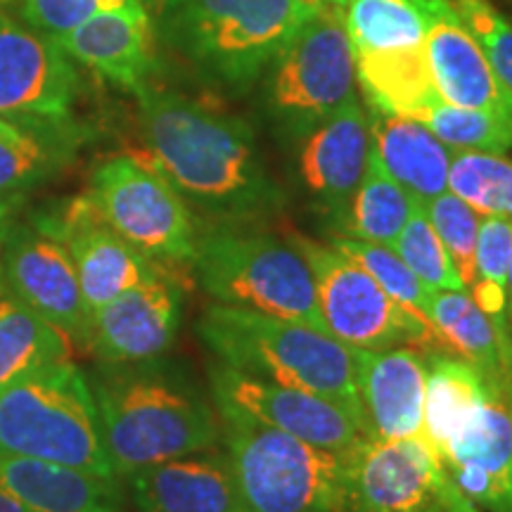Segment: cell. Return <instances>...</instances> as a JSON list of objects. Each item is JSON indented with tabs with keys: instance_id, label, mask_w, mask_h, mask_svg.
I'll list each match as a JSON object with an SVG mask.
<instances>
[{
	"instance_id": "obj_16",
	"label": "cell",
	"mask_w": 512,
	"mask_h": 512,
	"mask_svg": "<svg viewBox=\"0 0 512 512\" xmlns=\"http://www.w3.org/2000/svg\"><path fill=\"white\" fill-rule=\"evenodd\" d=\"M183 292L162 268L131 287L91 318L88 349L100 363L157 361L174 344L181 325Z\"/></svg>"
},
{
	"instance_id": "obj_40",
	"label": "cell",
	"mask_w": 512,
	"mask_h": 512,
	"mask_svg": "<svg viewBox=\"0 0 512 512\" xmlns=\"http://www.w3.org/2000/svg\"><path fill=\"white\" fill-rule=\"evenodd\" d=\"M17 207L19 200H5V197H0V242H3L5 233H8L12 223H15Z\"/></svg>"
},
{
	"instance_id": "obj_24",
	"label": "cell",
	"mask_w": 512,
	"mask_h": 512,
	"mask_svg": "<svg viewBox=\"0 0 512 512\" xmlns=\"http://www.w3.org/2000/svg\"><path fill=\"white\" fill-rule=\"evenodd\" d=\"M370 136L373 155L415 202L425 204L448 190L453 150H448L420 119L373 110Z\"/></svg>"
},
{
	"instance_id": "obj_44",
	"label": "cell",
	"mask_w": 512,
	"mask_h": 512,
	"mask_svg": "<svg viewBox=\"0 0 512 512\" xmlns=\"http://www.w3.org/2000/svg\"><path fill=\"white\" fill-rule=\"evenodd\" d=\"M508 311L512 318V256H510V268H508Z\"/></svg>"
},
{
	"instance_id": "obj_25",
	"label": "cell",
	"mask_w": 512,
	"mask_h": 512,
	"mask_svg": "<svg viewBox=\"0 0 512 512\" xmlns=\"http://www.w3.org/2000/svg\"><path fill=\"white\" fill-rule=\"evenodd\" d=\"M430 320L451 354L477 368L491 387L512 392V332L498 328L470 292H432Z\"/></svg>"
},
{
	"instance_id": "obj_21",
	"label": "cell",
	"mask_w": 512,
	"mask_h": 512,
	"mask_svg": "<svg viewBox=\"0 0 512 512\" xmlns=\"http://www.w3.org/2000/svg\"><path fill=\"white\" fill-rule=\"evenodd\" d=\"M140 512H247L226 451L190 453L126 475Z\"/></svg>"
},
{
	"instance_id": "obj_23",
	"label": "cell",
	"mask_w": 512,
	"mask_h": 512,
	"mask_svg": "<svg viewBox=\"0 0 512 512\" xmlns=\"http://www.w3.org/2000/svg\"><path fill=\"white\" fill-rule=\"evenodd\" d=\"M0 491L29 512H121V479L48 460L0 456Z\"/></svg>"
},
{
	"instance_id": "obj_20",
	"label": "cell",
	"mask_w": 512,
	"mask_h": 512,
	"mask_svg": "<svg viewBox=\"0 0 512 512\" xmlns=\"http://www.w3.org/2000/svg\"><path fill=\"white\" fill-rule=\"evenodd\" d=\"M370 155V117L358 98H351L302 138L299 178L313 200L339 221L366 176Z\"/></svg>"
},
{
	"instance_id": "obj_33",
	"label": "cell",
	"mask_w": 512,
	"mask_h": 512,
	"mask_svg": "<svg viewBox=\"0 0 512 512\" xmlns=\"http://www.w3.org/2000/svg\"><path fill=\"white\" fill-rule=\"evenodd\" d=\"M512 256V219L482 216L475 252V285L472 299L503 332L508 323V268Z\"/></svg>"
},
{
	"instance_id": "obj_34",
	"label": "cell",
	"mask_w": 512,
	"mask_h": 512,
	"mask_svg": "<svg viewBox=\"0 0 512 512\" xmlns=\"http://www.w3.org/2000/svg\"><path fill=\"white\" fill-rule=\"evenodd\" d=\"M448 150L505 152L512 150V117L491 110H467V107L437 102L418 117Z\"/></svg>"
},
{
	"instance_id": "obj_13",
	"label": "cell",
	"mask_w": 512,
	"mask_h": 512,
	"mask_svg": "<svg viewBox=\"0 0 512 512\" xmlns=\"http://www.w3.org/2000/svg\"><path fill=\"white\" fill-rule=\"evenodd\" d=\"M349 512H446L458 491L432 448L408 439H373L344 453Z\"/></svg>"
},
{
	"instance_id": "obj_2",
	"label": "cell",
	"mask_w": 512,
	"mask_h": 512,
	"mask_svg": "<svg viewBox=\"0 0 512 512\" xmlns=\"http://www.w3.org/2000/svg\"><path fill=\"white\" fill-rule=\"evenodd\" d=\"M114 472L124 479L140 467L214 448L221 425L214 408L183 370L162 358L102 363L86 375Z\"/></svg>"
},
{
	"instance_id": "obj_42",
	"label": "cell",
	"mask_w": 512,
	"mask_h": 512,
	"mask_svg": "<svg viewBox=\"0 0 512 512\" xmlns=\"http://www.w3.org/2000/svg\"><path fill=\"white\" fill-rule=\"evenodd\" d=\"M27 131H19L17 126L8 124V121L0 119V140H10V143H15V140H19L24 136Z\"/></svg>"
},
{
	"instance_id": "obj_31",
	"label": "cell",
	"mask_w": 512,
	"mask_h": 512,
	"mask_svg": "<svg viewBox=\"0 0 512 512\" xmlns=\"http://www.w3.org/2000/svg\"><path fill=\"white\" fill-rule=\"evenodd\" d=\"M342 17L354 53L425 46L427 12L420 0H347Z\"/></svg>"
},
{
	"instance_id": "obj_9",
	"label": "cell",
	"mask_w": 512,
	"mask_h": 512,
	"mask_svg": "<svg viewBox=\"0 0 512 512\" xmlns=\"http://www.w3.org/2000/svg\"><path fill=\"white\" fill-rule=\"evenodd\" d=\"M88 202L119 238L155 264H192L197 249L195 219L155 164L112 157L93 169Z\"/></svg>"
},
{
	"instance_id": "obj_43",
	"label": "cell",
	"mask_w": 512,
	"mask_h": 512,
	"mask_svg": "<svg viewBox=\"0 0 512 512\" xmlns=\"http://www.w3.org/2000/svg\"><path fill=\"white\" fill-rule=\"evenodd\" d=\"M0 512H29L24 508L22 503H17L15 498L5 494V491H0Z\"/></svg>"
},
{
	"instance_id": "obj_4",
	"label": "cell",
	"mask_w": 512,
	"mask_h": 512,
	"mask_svg": "<svg viewBox=\"0 0 512 512\" xmlns=\"http://www.w3.org/2000/svg\"><path fill=\"white\" fill-rule=\"evenodd\" d=\"M320 8L306 0H181L152 24L197 72L245 91Z\"/></svg>"
},
{
	"instance_id": "obj_29",
	"label": "cell",
	"mask_w": 512,
	"mask_h": 512,
	"mask_svg": "<svg viewBox=\"0 0 512 512\" xmlns=\"http://www.w3.org/2000/svg\"><path fill=\"white\" fill-rule=\"evenodd\" d=\"M83 138L86 131L76 124L60 131H27L15 143L0 140V197L19 200L48 183L72 162Z\"/></svg>"
},
{
	"instance_id": "obj_30",
	"label": "cell",
	"mask_w": 512,
	"mask_h": 512,
	"mask_svg": "<svg viewBox=\"0 0 512 512\" xmlns=\"http://www.w3.org/2000/svg\"><path fill=\"white\" fill-rule=\"evenodd\" d=\"M415 204L418 202L394 181L380 159L370 155L366 176L358 183L342 219H339L344 238L392 247L396 235L411 219Z\"/></svg>"
},
{
	"instance_id": "obj_39",
	"label": "cell",
	"mask_w": 512,
	"mask_h": 512,
	"mask_svg": "<svg viewBox=\"0 0 512 512\" xmlns=\"http://www.w3.org/2000/svg\"><path fill=\"white\" fill-rule=\"evenodd\" d=\"M114 10L145 8L140 0H22L24 22L57 43L88 17Z\"/></svg>"
},
{
	"instance_id": "obj_6",
	"label": "cell",
	"mask_w": 512,
	"mask_h": 512,
	"mask_svg": "<svg viewBox=\"0 0 512 512\" xmlns=\"http://www.w3.org/2000/svg\"><path fill=\"white\" fill-rule=\"evenodd\" d=\"M221 422L223 451L247 512H349L344 453L249 420Z\"/></svg>"
},
{
	"instance_id": "obj_27",
	"label": "cell",
	"mask_w": 512,
	"mask_h": 512,
	"mask_svg": "<svg viewBox=\"0 0 512 512\" xmlns=\"http://www.w3.org/2000/svg\"><path fill=\"white\" fill-rule=\"evenodd\" d=\"M489 382L477 368L451 354L427 358L425 427L434 448L444 451L489 396Z\"/></svg>"
},
{
	"instance_id": "obj_3",
	"label": "cell",
	"mask_w": 512,
	"mask_h": 512,
	"mask_svg": "<svg viewBox=\"0 0 512 512\" xmlns=\"http://www.w3.org/2000/svg\"><path fill=\"white\" fill-rule=\"evenodd\" d=\"M197 335L219 363L261 380L325 396L347 408L366 430L354 349L330 332L297 320L214 304L197 323Z\"/></svg>"
},
{
	"instance_id": "obj_38",
	"label": "cell",
	"mask_w": 512,
	"mask_h": 512,
	"mask_svg": "<svg viewBox=\"0 0 512 512\" xmlns=\"http://www.w3.org/2000/svg\"><path fill=\"white\" fill-rule=\"evenodd\" d=\"M453 10L475 36L479 48L505 88L512 93V22L489 0H451Z\"/></svg>"
},
{
	"instance_id": "obj_46",
	"label": "cell",
	"mask_w": 512,
	"mask_h": 512,
	"mask_svg": "<svg viewBox=\"0 0 512 512\" xmlns=\"http://www.w3.org/2000/svg\"><path fill=\"white\" fill-rule=\"evenodd\" d=\"M325 3H330V5H337V8H342V5L347 3V0H325Z\"/></svg>"
},
{
	"instance_id": "obj_45",
	"label": "cell",
	"mask_w": 512,
	"mask_h": 512,
	"mask_svg": "<svg viewBox=\"0 0 512 512\" xmlns=\"http://www.w3.org/2000/svg\"><path fill=\"white\" fill-rule=\"evenodd\" d=\"M8 299H10V292H8V287H5V283H3V275H0V309H3Z\"/></svg>"
},
{
	"instance_id": "obj_26",
	"label": "cell",
	"mask_w": 512,
	"mask_h": 512,
	"mask_svg": "<svg viewBox=\"0 0 512 512\" xmlns=\"http://www.w3.org/2000/svg\"><path fill=\"white\" fill-rule=\"evenodd\" d=\"M356 83L373 110L418 119L441 100L434 88L427 48L354 53Z\"/></svg>"
},
{
	"instance_id": "obj_36",
	"label": "cell",
	"mask_w": 512,
	"mask_h": 512,
	"mask_svg": "<svg viewBox=\"0 0 512 512\" xmlns=\"http://www.w3.org/2000/svg\"><path fill=\"white\" fill-rule=\"evenodd\" d=\"M392 249L430 292L465 290L463 280L458 278L456 268H453L451 256L441 245L437 230L432 228L420 202L415 204L411 219L401 233L396 235Z\"/></svg>"
},
{
	"instance_id": "obj_15",
	"label": "cell",
	"mask_w": 512,
	"mask_h": 512,
	"mask_svg": "<svg viewBox=\"0 0 512 512\" xmlns=\"http://www.w3.org/2000/svg\"><path fill=\"white\" fill-rule=\"evenodd\" d=\"M31 226L67 247L88 318H93L102 306L152 278L162 268L140 254L136 247L128 245L124 238H119L100 219L86 195L69 202L67 207L34 216Z\"/></svg>"
},
{
	"instance_id": "obj_5",
	"label": "cell",
	"mask_w": 512,
	"mask_h": 512,
	"mask_svg": "<svg viewBox=\"0 0 512 512\" xmlns=\"http://www.w3.org/2000/svg\"><path fill=\"white\" fill-rule=\"evenodd\" d=\"M0 456L48 460L119 479L107 456L91 384L72 361L0 392Z\"/></svg>"
},
{
	"instance_id": "obj_19",
	"label": "cell",
	"mask_w": 512,
	"mask_h": 512,
	"mask_svg": "<svg viewBox=\"0 0 512 512\" xmlns=\"http://www.w3.org/2000/svg\"><path fill=\"white\" fill-rule=\"evenodd\" d=\"M427 12V62L441 102L467 110L510 114L512 93L498 79L451 0H420Z\"/></svg>"
},
{
	"instance_id": "obj_7",
	"label": "cell",
	"mask_w": 512,
	"mask_h": 512,
	"mask_svg": "<svg viewBox=\"0 0 512 512\" xmlns=\"http://www.w3.org/2000/svg\"><path fill=\"white\" fill-rule=\"evenodd\" d=\"M192 268L202 290L219 304L325 330L304 254L273 235L238 228L209 230L197 238Z\"/></svg>"
},
{
	"instance_id": "obj_18",
	"label": "cell",
	"mask_w": 512,
	"mask_h": 512,
	"mask_svg": "<svg viewBox=\"0 0 512 512\" xmlns=\"http://www.w3.org/2000/svg\"><path fill=\"white\" fill-rule=\"evenodd\" d=\"M354 356L368 437L418 441L437 451L425 427L427 358L413 347L354 349Z\"/></svg>"
},
{
	"instance_id": "obj_1",
	"label": "cell",
	"mask_w": 512,
	"mask_h": 512,
	"mask_svg": "<svg viewBox=\"0 0 512 512\" xmlns=\"http://www.w3.org/2000/svg\"><path fill=\"white\" fill-rule=\"evenodd\" d=\"M136 98L152 164L185 202L228 226L280 209L283 192L245 121L152 83Z\"/></svg>"
},
{
	"instance_id": "obj_10",
	"label": "cell",
	"mask_w": 512,
	"mask_h": 512,
	"mask_svg": "<svg viewBox=\"0 0 512 512\" xmlns=\"http://www.w3.org/2000/svg\"><path fill=\"white\" fill-rule=\"evenodd\" d=\"M311 268L316 304L325 330L349 349L384 351L422 347L448 354L444 339L432 325L422 323L375 283L349 256L332 245L294 238Z\"/></svg>"
},
{
	"instance_id": "obj_11",
	"label": "cell",
	"mask_w": 512,
	"mask_h": 512,
	"mask_svg": "<svg viewBox=\"0 0 512 512\" xmlns=\"http://www.w3.org/2000/svg\"><path fill=\"white\" fill-rule=\"evenodd\" d=\"M81 76L60 43L0 10V119L19 131L76 126Z\"/></svg>"
},
{
	"instance_id": "obj_41",
	"label": "cell",
	"mask_w": 512,
	"mask_h": 512,
	"mask_svg": "<svg viewBox=\"0 0 512 512\" xmlns=\"http://www.w3.org/2000/svg\"><path fill=\"white\" fill-rule=\"evenodd\" d=\"M178 3H181V0H140V5H143L147 15H150V19L162 17L164 12H169L171 8H176Z\"/></svg>"
},
{
	"instance_id": "obj_22",
	"label": "cell",
	"mask_w": 512,
	"mask_h": 512,
	"mask_svg": "<svg viewBox=\"0 0 512 512\" xmlns=\"http://www.w3.org/2000/svg\"><path fill=\"white\" fill-rule=\"evenodd\" d=\"M155 41V24L145 10H114L88 17L60 46L76 64L136 95L150 86L157 69Z\"/></svg>"
},
{
	"instance_id": "obj_47",
	"label": "cell",
	"mask_w": 512,
	"mask_h": 512,
	"mask_svg": "<svg viewBox=\"0 0 512 512\" xmlns=\"http://www.w3.org/2000/svg\"><path fill=\"white\" fill-rule=\"evenodd\" d=\"M306 3H313V5H325V0H306Z\"/></svg>"
},
{
	"instance_id": "obj_8",
	"label": "cell",
	"mask_w": 512,
	"mask_h": 512,
	"mask_svg": "<svg viewBox=\"0 0 512 512\" xmlns=\"http://www.w3.org/2000/svg\"><path fill=\"white\" fill-rule=\"evenodd\" d=\"M356 98V60L342 8L325 3L268 67L266 105L283 133L302 140Z\"/></svg>"
},
{
	"instance_id": "obj_14",
	"label": "cell",
	"mask_w": 512,
	"mask_h": 512,
	"mask_svg": "<svg viewBox=\"0 0 512 512\" xmlns=\"http://www.w3.org/2000/svg\"><path fill=\"white\" fill-rule=\"evenodd\" d=\"M0 275L10 297L88 349L91 318L67 247L34 226L12 223L0 242Z\"/></svg>"
},
{
	"instance_id": "obj_12",
	"label": "cell",
	"mask_w": 512,
	"mask_h": 512,
	"mask_svg": "<svg viewBox=\"0 0 512 512\" xmlns=\"http://www.w3.org/2000/svg\"><path fill=\"white\" fill-rule=\"evenodd\" d=\"M209 384L221 418L273 427L337 453H349L368 437L347 408L325 396L261 380L219 361L209 368Z\"/></svg>"
},
{
	"instance_id": "obj_28",
	"label": "cell",
	"mask_w": 512,
	"mask_h": 512,
	"mask_svg": "<svg viewBox=\"0 0 512 512\" xmlns=\"http://www.w3.org/2000/svg\"><path fill=\"white\" fill-rule=\"evenodd\" d=\"M64 361H72V339L10 297L0 309V392Z\"/></svg>"
},
{
	"instance_id": "obj_32",
	"label": "cell",
	"mask_w": 512,
	"mask_h": 512,
	"mask_svg": "<svg viewBox=\"0 0 512 512\" xmlns=\"http://www.w3.org/2000/svg\"><path fill=\"white\" fill-rule=\"evenodd\" d=\"M448 190L477 214L512 219V159L501 152H453Z\"/></svg>"
},
{
	"instance_id": "obj_35",
	"label": "cell",
	"mask_w": 512,
	"mask_h": 512,
	"mask_svg": "<svg viewBox=\"0 0 512 512\" xmlns=\"http://www.w3.org/2000/svg\"><path fill=\"white\" fill-rule=\"evenodd\" d=\"M332 247L344 256H349L354 264L366 271L377 285L382 287L389 297L394 299L401 309L413 313L422 323L432 325L430 320V299L432 292L415 278V273L403 264V259L387 245H375V242L354 240V238H335ZM434 328V325H432Z\"/></svg>"
},
{
	"instance_id": "obj_37",
	"label": "cell",
	"mask_w": 512,
	"mask_h": 512,
	"mask_svg": "<svg viewBox=\"0 0 512 512\" xmlns=\"http://www.w3.org/2000/svg\"><path fill=\"white\" fill-rule=\"evenodd\" d=\"M422 209H425L432 228L437 230L441 245L451 256L458 278L463 280L465 290L470 292L472 285H475V252L482 214H477L470 204L453 195L451 190L432 197L430 202L422 204Z\"/></svg>"
},
{
	"instance_id": "obj_17",
	"label": "cell",
	"mask_w": 512,
	"mask_h": 512,
	"mask_svg": "<svg viewBox=\"0 0 512 512\" xmlns=\"http://www.w3.org/2000/svg\"><path fill=\"white\" fill-rule=\"evenodd\" d=\"M441 465L453 484L479 508L512 512L510 389H489L482 406L441 451Z\"/></svg>"
}]
</instances>
